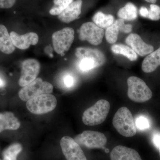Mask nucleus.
Returning <instances> with one entry per match:
<instances>
[{"instance_id":"1","label":"nucleus","mask_w":160,"mask_h":160,"mask_svg":"<svg viewBox=\"0 0 160 160\" xmlns=\"http://www.w3.org/2000/svg\"><path fill=\"white\" fill-rule=\"evenodd\" d=\"M112 125L121 135L132 137L137 133L135 123L131 112L127 107H122L116 112Z\"/></svg>"},{"instance_id":"2","label":"nucleus","mask_w":160,"mask_h":160,"mask_svg":"<svg viewBox=\"0 0 160 160\" xmlns=\"http://www.w3.org/2000/svg\"><path fill=\"white\" fill-rule=\"evenodd\" d=\"M110 108V104L107 100H99L93 106L84 111L82 117L83 123L88 126L102 124L106 120Z\"/></svg>"},{"instance_id":"3","label":"nucleus","mask_w":160,"mask_h":160,"mask_svg":"<svg viewBox=\"0 0 160 160\" xmlns=\"http://www.w3.org/2000/svg\"><path fill=\"white\" fill-rule=\"evenodd\" d=\"M128 98L135 102L143 103L149 101L152 96L151 89L143 80L131 76L127 79Z\"/></svg>"},{"instance_id":"4","label":"nucleus","mask_w":160,"mask_h":160,"mask_svg":"<svg viewBox=\"0 0 160 160\" xmlns=\"http://www.w3.org/2000/svg\"><path fill=\"white\" fill-rule=\"evenodd\" d=\"M51 83L37 78L33 82L23 87L19 92V97L22 101L26 102L41 95L51 93L53 91Z\"/></svg>"},{"instance_id":"5","label":"nucleus","mask_w":160,"mask_h":160,"mask_svg":"<svg viewBox=\"0 0 160 160\" xmlns=\"http://www.w3.org/2000/svg\"><path fill=\"white\" fill-rule=\"evenodd\" d=\"M57 105V100L53 95L48 93L41 95L27 101V109L34 114H43L52 110Z\"/></svg>"},{"instance_id":"6","label":"nucleus","mask_w":160,"mask_h":160,"mask_svg":"<svg viewBox=\"0 0 160 160\" xmlns=\"http://www.w3.org/2000/svg\"><path fill=\"white\" fill-rule=\"evenodd\" d=\"M74 39V31L70 27H66L55 32L52 35L54 51L62 56L70 49Z\"/></svg>"},{"instance_id":"7","label":"nucleus","mask_w":160,"mask_h":160,"mask_svg":"<svg viewBox=\"0 0 160 160\" xmlns=\"http://www.w3.org/2000/svg\"><path fill=\"white\" fill-rule=\"evenodd\" d=\"M74 140L80 145L89 148H103L107 143L105 134L99 132L87 130L78 135Z\"/></svg>"},{"instance_id":"8","label":"nucleus","mask_w":160,"mask_h":160,"mask_svg":"<svg viewBox=\"0 0 160 160\" xmlns=\"http://www.w3.org/2000/svg\"><path fill=\"white\" fill-rule=\"evenodd\" d=\"M105 31L92 22L84 23L79 31V39L82 41H87L94 46L100 45L102 42Z\"/></svg>"},{"instance_id":"9","label":"nucleus","mask_w":160,"mask_h":160,"mask_svg":"<svg viewBox=\"0 0 160 160\" xmlns=\"http://www.w3.org/2000/svg\"><path fill=\"white\" fill-rule=\"evenodd\" d=\"M40 68V62L35 59H27L23 61L18 82L20 86L24 87L35 80L39 73Z\"/></svg>"},{"instance_id":"10","label":"nucleus","mask_w":160,"mask_h":160,"mask_svg":"<svg viewBox=\"0 0 160 160\" xmlns=\"http://www.w3.org/2000/svg\"><path fill=\"white\" fill-rule=\"evenodd\" d=\"M60 145L67 160H87L82 149L74 139L67 136L63 137Z\"/></svg>"},{"instance_id":"11","label":"nucleus","mask_w":160,"mask_h":160,"mask_svg":"<svg viewBox=\"0 0 160 160\" xmlns=\"http://www.w3.org/2000/svg\"><path fill=\"white\" fill-rule=\"evenodd\" d=\"M126 42L132 50L140 56L150 54L154 50L153 46L144 42L139 35L131 33L126 39Z\"/></svg>"},{"instance_id":"12","label":"nucleus","mask_w":160,"mask_h":160,"mask_svg":"<svg viewBox=\"0 0 160 160\" xmlns=\"http://www.w3.org/2000/svg\"><path fill=\"white\" fill-rule=\"evenodd\" d=\"M10 36L15 47L21 49H28L30 45L37 44L39 41L38 34L33 32L20 35L12 31L10 33Z\"/></svg>"},{"instance_id":"13","label":"nucleus","mask_w":160,"mask_h":160,"mask_svg":"<svg viewBox=\"0 0 160 160\" xmlns=\"http://www.w3.org/2000/svg\"><path fill=\"white\" fill-rule=\"evenodd\" d=\"M110 158L111 160H142L137 151L123 146L115 147L110 152Z\"/></svg>"},{"instance_id":"14","label":"nucleus","mask_w":160,"mask_h":160,"mask_svg":"<svg viewBox=\"0 0 160 160\" xmlns=\"http://www.w3.org/2000/svg\"><path fill=\"white\" fill-rule=\"evenodd\" d=\"M82 0H76L68 6L58 16L59 19L66 23H69L77 19L82 12Z\"/></svg>"},{"instance_id":"15","label":"nucleus","mask_w":160,"mask_h":160,"mask_svg":"<svg viewBox=\"0 0 160 160\" xmlns=\"http://www.w3.org/2000/svg\"><path fill=\"white\" fill-rule=\"evenodd\" d=\"M75 55L79 59L89 58L96 61L99 66L104 65L106 62L105 55L100 50L87 47H79L76 49Z\"/></svg>"},{"instance_id":"16","label":"nucleus","mask_w":160,"mask_h":160,"mask_svg":"<svg viewBox=\"0 0 160 160\" xmlns=\"http://www.w3.org/2000/svg\"><path fill=\"white\" fill-rule=\"evenodd\" d=\"M20 126V121L12 112H5L0 113V132L5 130H17Z\"/></svg>"},{"instance_id":"17","label":"nucleus","mask_w":160,"mask_h":160,"mask_svg":"<svg viewBox=\"0 0 160 160\" xmlns=\"http://www.w3.org/2000/svg\"><path fill=\"white\" fill-rule=\"evenodd\" d=\"M160 66V47L148 55L143 60L142 69L144 72L150 73Z\"/></svg>"},{"instance_id":"18","label":"nucleus","mask_w":160,"mask_h":160,"mask_svg":"<svg viewBox=\"0 0 160 160\" xmlns=\"http://www.w3.org/2000/svg\"><path fill=\"white\" fill-rule=\"evenodd\" d=\"M15 50L10 34L6 26L0 25V51L5 54H11Z\"/></svg>"},{"instance_id":"19","label":"nucleus","mask_w":160,"mask_h":160,"mask_svg":"<svg viewBox=\"0 0 160 160\" xmlns=\"http://www.w3.org/2000/svg\"><path fill=\"white\" fill-rule=\"evenodd\" d=\"M125 25L124 20L120 18L114 21L111 26L106 29L105 36L108 42L113 44L117 42L119 33L122 32Z\"/></svg>"},{"instance_id":"20","label":"nucleus","mask_w":160,"mask_h":160,"mask_svg":"<svg viewBox=\"0 0 160 160\" xmlns=\"http://www.w3.org/2000/svg\"><path fill=\"white\" fill-rule=\"evenodd\" d=\"M120 19L126 21H132L138 17V12L136 6L132 3L129 2L121 8L118 12Z\"/></svg>"},{"instance_id":"21","label":"nucleus","mask_w":160,"mask_h":160,"mask_svg":"<svg viewBox=\"0 0 160 160\" xmlns=\"http://www.w3.org/2000/svg\"><path fill=\"white\" fill-rule=\"evenodd\" d=\"M93 23L102 29H107L111 26L114 22L113 16L106 14L102 12H98L92 18Z\"/></svg>"},{"instance_id":"22","label":"nucleus","mask_w":160,"mask_h":160,"mask_svg":"<svg viewBox=\"0 0 160 160\" xmlns=\"http://www.w3.org/2000/svg\"><path fill=\"white\" fill-rule=\"evenodd\" d=\"M111 50L115 54L122 55L130 61H136L138 58L137 53L129 46L123 44L112 45Z\"/></svg>"},{"instance_id":"23","label":"nucleus","mask_w":160,"mask_h":160,"mask_svg":"<svg viewBox=\"0 0 160 160\" xmlns=\"http://www.w3.org/2000/svg\"><path fill=\"white\" fill-rule=\"evenodd\" d=\"M22 150L20 143H15L7 147L3 152V160H17L18 155Z\"/></svg>"},{"instance_id":"24","label":"nucleus","mask_w":160,"mask_h":160,"mask_svg":"<svg viewBox=\"0 0 160 160\" xmlns=\"http://www.w3.org/2000/svg\"><path fill=\"white\" fill-rule=\"evenodd\" d=\"M73 2V0H53L54 5L49 10V13L52 15L58 16Z\"/></svg>"},{"instance_id":"25","label":"nucleus","mask_w":160,"mask_h":160,"mask_svg":"<svg viewBox=\"0 0 160 160\" xmlns=\"http://www.w3.org/2000/svg\"><path fill=\"white\" fill-rule=\"evenodd\" d=\"M79 59L78 68L81 71L86 72L99 67L97 62L91 58H83Z\"/></svg>"},{"instance_id":"26","label":"nucleus","mask_w":160,"mask_h":160,"mask_svg":"<svg viewBox=\"0 0 160 160\" xmlns=\"http://www.w3.org/2000/svg\"><path fill=\"white\" fill-rule=\"evenodd\" d=\"M135 125L140 130H145L149 129L150 127L149 122L147 118L141 116L137 118L136 119Z\"/></svg>"},{"instance_id":"27","label":"nucleus","mask_w":160,"mask_h":160,"mask_svg":"<svg viewBox=\"0 0 160 160\" xmlns=\"http://www.w3.org/2000/svg\"><path fill=\"white\" fill-rule=\"evenodd\" d=\"M75 78L72 75L66 74L63 76V83L65 87L67 88H71L74 86L75 84Z\"/></svg>"},{"instance_id":"28","label":"nucleus","mask_w":160,"mask_h":160,"mask_svg":"<svg viewBox=\"0 0 160 160\" xmlns=\"http://www.w3.org/2000/svg\"><path fill=\"white\" fill-rule=\"evenodd\" d=\"M16 0H0V8L9 9L15 4Z\"/></svg>"},{"instance_id":"29","label":"nucleus","mask_w":160,"mask_h":160,"mask_svg":"<svg viewBox=\"0 0 160 160\" xmlns=\"http://www.w3.org/2000/svg\"><path fill=\"white\" fill-rule=\"evenodd\" d=\"M147 18L153 21H158L160 19V15L155 13L154 12L151 11L150 9L149 10V14Z\"/></svg>"},{"instance_id":"30","label":"nucleus","mask_w":160,"mask_h":160,"mask_svg":"<svg viewBox=\"0 0 160 160\" xmlns=\"http://www.w3.org/2000/svg\"><path fill=\"white\" fill-rule=\"evenodd\" d=\"M152 142L155 146L158 149H160V135H154L152 138Z\"/></svg>"},{"instance_id":"31","label":"nucleus","mask_w":160,"mask_h":160,"mask_svg":"<svg viewBox=\"0 0 160 160\" xmlns=\"http://www.w3.org/2000/svg\"><path fill=\"white\" fill-rule=\"evenodd\" d=\"M139 13L141 16L143 18H148L149 14V10L144 6L141 7L139 10Z\"/></svg>"},{"instance_id":"32","label":"nucleus","mask_w":160,"mask_h":160,"mask_svg":"<svg viewBox=\"0 0 160 160\" xmlns=\"http://www.w3.org/2000/svg\"><path fill=\"white\" fill-rule=\"evenodd\" d=\"M150 9L151 11L154 12L155 13L160 15V7L155 4H151L150 6Z\"/></svg>"},{"instance_id":"33","label":"nucleus","mask_w":160,"mask_h":160,"mask_svg":"<svg viewBox=\"0 0 160 160\" xmlns=\"http://www.w3.org/2000/svg\"><path fill=\"white\" fill-rule=\"evenodd\" d=\"M132 30V26L130 24H126L124 26L122 32L128 33L131 32Z\"/></svg>"},{"instance_id":"34","label":"nucleus","mask_w":160,"mask_h":160,"mask_svg":"<svg viewBox=\"0 0 160 160\" xmlns=\"http://www.w3.org/2000/svg\"><path fill=\"white\" fill-rule=\"evenodd\" d=\"M5 82L3 81L2 79V78H0V88H2V87H4L5 86Z\"/></svg>"},{"instance_id":"35","label":"nucleus","mask_w":160,"mask_h":160,"mask_svg":"<svg viewBox=\"0 0 160 160\" xmlns=\"http://www.w3.org/2000/svg\"><path fill=\"white\" fill-rule=\"evenodd\" d=\"M146 2H148L151 3H155L156 2L157 0H145Z\"/></svg>"},{"instance_id":"36","label":"nucleus","mask_w":160,"mask_h":160,"mask_svg":"<svg viewBox=\"0 0 160 160\" xmlns=\"http://www.w3.org/2000/svg\"><path fill=\"white\" fill-rule=\"evenodd\" d=\"M159 150V154L160 157V149H158Z\"/></svg>"},{"instance_id":"37","label":"nucleus","mask_w":160,"mask_h":160,"mask_svg":"<svg viewBox=\"0 0 160 160\" xmlns=\"http://www.w3.org/2000/svg\"><path fill=\"white\" fill-rule=\"evenodd\" d=\"M0 160H2L0 159Z\"/></svg>"}]
</instances>
